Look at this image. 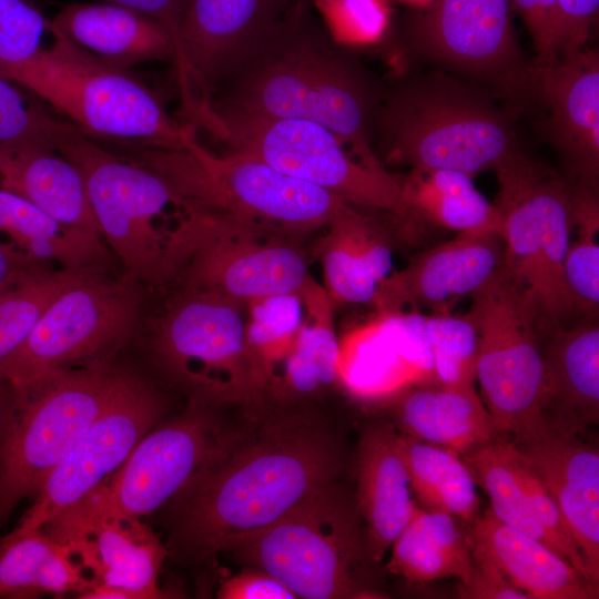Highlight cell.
<instances>
[{
	"instance_id": "cell-28",
	"label": "cell",
	"mask_w": 599,
	"mask_h": 599,
	"mask_svg": "<svg viewBox=\"0 0 599 599\" xmlns=\"http://www.w3.org/2000/svg\"><path fill=\"white\" fill-rule=\"evenodd\" d=\"M48 30L125 68L148 61L175 67L177 60L175 41L163 23L112 2L68 4L49 20Z\"/></svg>"
},
{
	"instance_id": "cell-22",
	"label": "cell",
	"mask_w": 599,
	"mask_h": 599,
	"mask_svg": "<svg viewBox=\"0 0 599 599\" xmlns=\"http://www.w3.org/2000/svg\"><path fill=\"white\" fill-rule=\"evenodd\" d=\"M550 494L565 526L599 585V451L549 425L514 438Z\"/></svg>"
},
{
	"instance_id": "cell-17",
	"label": "cell",
	"mask_w": 599,
	"mask_h": 599,
	"mask_svg": "<svg viewBox=\"0 0 599 599\" xmlns=\"http://www.w3.org/2000/svg\"><path fill=\"white\" fill-rule=\"evenodd\" d=\"M162 410L163 402L155 388L124 369L106 407L53 468L13 531L42 530L91 494L123 465Z\"/></svg>"
},
{
	"instance_id": "cell-33",
	"label": "cell",
	"mask_w": 599,
	"mask_h": 599,
	"mask_svg": "<svg viewBox=\"0 0 599 599\" xmlns=\"http://www.w3.org/2000/svg\"><path fill=\"white\" fill-rule=\"evenodd\" d=\"M398 181L405 204L403 219L457 233L502 234L499 210L476 189L471 175L445 169H412Z\"/></svg>"
},
{
	"instance_id": "cell-37",
	"label": "cell",
	"mask_w": 599,
	"mask_h": 599,
	"mask_svg": "<svg viewBox=\"0 0 599 599\" xmlns=\"http://www.w3.org/2000/svg\"><path fill=\"white\" fill-rule=\"evenodd\" d=\"M246 305V352L257 393L264 402L274 370L295 344L305 308L300 293L260 297Z\"/></svg>"
},
{
	"instance_id": "cell-25",
	"label": "cell",
	"mask_w": 599,
	"mask_h": 599,
	"mask_svg": "<svg viewBox=\"0 0 599 599\" xmlns=\"http://www.w3.org/2000/svg\"><path fill=\"white\" fill-rule=\"evenodd\" d=\"M345 204L314 247L333 304H372L393 270L392 244L377 219Z\"/></svg>"
},
{
	"instance_id": "cell-4",
	"label": "cell",
	"mask_w": 599,
	"mask_h": 599,
	"mask_svg": "<svg viewBox=\"0 0 599 599\" xmlns=\"http://www.w3.org/2000/svg\"><path fill=\"white\" fill-rule=\"evenodd\" d=\"M376 136L385 163L471 176L495 171L519 149L508 115L487 92L443 74L384 93Z\"/></svg>"
},
{
	"instance_id": "cell-49",
	"label": "cell",
	"mask_w": 599,
	"mask_h": 599,
	"mask_svg": "<svg viewBox=\"0 0 599 599\" xmlns=\"http://www.w3.org/2000/svg\"><path fill=\"white\" fill-rule=\"evenodd\" d=\"M148 14L163 23L171 32L177 51L175 71L180 64V29L187 0H108Z\"/></svg>"
},
{
	"instance_id": "cell-7",
	"label": "cell",
	"mask_w": 599,
	"mask_h": 599,
	"mask_svg": "<svg viewBox=\"0 0 599 599\" xmlns=\"http://www.w3.org/2000/svg\"><path fill=\"white\" fill-rule=\"evenodd\" d=\"M131 160L160 175L181 203H190L290 236L325 227L347 203L238 152L122 144Z\"/></svg>"
},
{
	"instance_id": "cell-31",
	"label": "cell",
	"mask_w": 599,
	"mask_h": 599,
	"mask_svg": "<svg viewBox=\"0 0 599 599\" xmlns=\"http://www.w3.org/2000/svg\"><path fill=\"white\" fill-rule=\"evenodd\" d=\"M0 235L22 253L70 271L103 270L110 250L95 233L63 224L24 197L0 189Z\"/></svg>"
},
{
	"instance_id": "cell-10",
	"label": "cell",
	"mask_w": 599,
	"mask_h": 599,
	"mask_svg": "<svg viewBox=\"0 0 599 599\" xmlns=\"http://www.w3.org/2000/svg\"><path fill=\"white\" fill-rule=\"evenodd\" d=\"M244 306L215 293L183 288L151 323L155 362L191 399L246 410L263 405L246 352Z\"/></svg>"
},
{
	"instance_id": "cell-9",
	"label": "cell",
	"mask_w": 599,
	"mask_h": 599,
	"mask_svg": "<svg viewBox=\"0 0 599 599\" xmlns=\"http://www.w3.org/2000/svg\"><path fill=\"white\" fill-rule=\"evenodd\" d=\"M124 369L113 361L61 369L19 392L0 450V515L35 497L113 397Z\"/></svg>"
},
{
	"instance_id": "cell-43",
	"label": "cell",
	"mask_w": 599,
	"mask_h": 599,
	"mask_svg": "<svg viewBox=\"0 0 599 599\" xmlns=\"http://www.w3.org/2000/svg\"><path fill=\"white\" fill-rule=\"evenodd\" d=\"M48 23L28 0H0V77L42 49Z\"/></svg>"
},
{
	"instance_id": "cell-32",
	"label": "cell",
	"mask_w": 599,
	"mask_h": 599,
	"mask_svg": "<svg viewBox=\"0 0 599 599\" xmlns=\"http://www.w3.org/2000/svg\"><path fill=\"white\" fill-rule=\"evenodd\" d=\"M300 294L304 321L292 351L276 367H282V374L274 376L265 389H272L280 403L316 394L338 382L339 342L333 321L334 304L313 277Z\"/></svg>"
},
{
	"instance_id": "cell-1",
	"label": "cell",
	"mask_w": 599,
	"mask_h": 599,
	"mask_svg": "<svg viewBox=\"0 0 599 599\" xmlns=\"http://www.w3.org/2000/svg\"><path fill=\"white\" fill-rule=\"evenodd\" d=\"M344 465L342 438L324 417L263 404L241 438L170 500L171 550L209 560L225 538L263 527L334 484Z\"/></svg>"
},
{
	"instance_id": "cell-24",
	"label": "cell",
	"mask_w": 599,
	"mask_h": 599,
	"mask_svg": "<svg viewBox=\"0 0 599 599\" xmlns=\"http://www.w3.org/2000/svg\"><path fill=\"white\" fill-rule=\"evenodd\" d=\"M541 412L555 430L582 435L599 424V327L583 321L540 338Z\"/></svg>"
},
{
	"instance_id": "cell-50",
	"label": "cell",
	"mask_w": 599,
	"mask_h": 599,
	"mask_svg": "<svg viewBox=\"0 0 599 599\" xmlns=\"http://www.w3.org/2000/svg\"><path fill=\"white\" fill-rule=\"evenodd\" d=\"M19 403L20 395L16 386L0 377V450L17 415Z\"/></svg>"
},
{
	"instance_id": "cell-38",
	"label": "cell",
	"mask_w": 599,
	"mask_h": 599,
	"mask_svg": "<svg viewBox=\"0 0 599 599\" xmlns=\"http://www.w3.org/2000/svg\"><path fill=\"white\" fill-rule=\"evenodd\" d=\"M572 227L564 272L580 322L596 321L599 311V210L597 190L586 185L572 187Z\"/></svg>"
},
{
	"instance_id": "cell-11",
	"label": "cell",
	"mask_w": 599,
	"mask_h": 599,
	"mask_svg": "<svg viewBox=\"0 0 599 599\" xmlns=\"http://www.w3.org/2000/svg\"><path fill=\"white\" fill-rule=\"evenodd\" d=\"M214 140L226 151L256 158L275 170L318 186L345 203L405 215L402 187L382 162L356 156L334 132L313 121L212 109Z\"/></svg>"
},
{
	"instance_id": "cell-48",
	"label": "cell",
	"mask_w": 599,
	"mask_h": 599,
	"mask_svg": "<svg viewBox=\"0 0 599 599\" xmlns=\"http://www.w3.org/2000/svg\"><path fill=\"white\" fill-rule=\"evenodd\" d=\"M532 38L537 51L536 67L554 63L556 59L552 31L542 13L538 0H511Z\"/></svg>"
},
{
	"instance_id": "cell-14",
	"label": "cell",
	"mask_w": 599,
	"mask_h": 599,
	"mask_svg": "<svg viewBox=\"0 0 599 599\" xmlns=\"http://www.w3.org/2000/svg\"><path fill=\"white\" fill-rule=\"evenodd\" d=\"M220 408L190 398L180 415L151 429L123 465L85 498L109 515L131 519L170 501L243 435L252 413L243 423L231 424Z\"/></svg>"
},
{
	"instance_id": "cell-47",
	"label": "cell",
	"mask_w": 599,
	"mask_h": 599,
	"mask_svg": "<svg viewBox=\"0 0 599 599\" xmlns=\"http://www.w3.org/2000/svg\"><path fill=\"white\" fill-rule=\"evenodd\" d=\"M52 270V263L33 258L0 238V295Z\"/></svg>"
},
{
	"instance_id": "cell-5",
	"label": "cell",
	"mask_w": 599,
	"mask_h": 599,
	"mask_svg": "<svg viewBox=\"0 0 599 599\" xmlns=\"http://www.w3.org/2000/svg\"><path fill=\"white\" fill-rule=\"evenodd\" d=\"M53 43L3 78L40 97L89 136L111 143L189 149L196 128L173 119L129 71L58 32Z\"/></svg>"
},
{
	"instance_id": "cell-34",
	"label": "cell",
	"mask_w": 599,
	"mask_h": 599,
	"mask_svg": "<svg viewBox=\"0 0 599 599\" xmlns=\"http://www.w3.org/2000/svg\"><path fill=\"white\" fill-rule=\"evenodd\" d=\"M389 572L412 582L456 577L460 585L474 573V558L466 531L457 518L417 507L392 545Z\"/></svg>"
},
{
	"instance_id": "cell-39",
	"label": "cell",
	"mask_w": 599,
	"mask_h": 599,
	"mask_svg": "<svg viewBox=\"0 0 599 599\" xmlns=\"http://www.w3.org/2000/svg\"><path fill=\"white\" fill-rule=\"evenodd\" d=\"M92 271L102 270H52L0 295V368L21 348L48 306Z\"/></svg>"
},
{
	"instance_id": "cell-29",
	"label": "cell",
	"mask_w": 599,
	"mask_h": 599,
	"mask_svg": "<svg viewBox=\"0 0 599 599\" xmlns=\"http://www.w3.org/2000/svg\"><path fill=\"white\" fill-rule=\"evenodd\" d=\"M54 152L43 145L0 149V189L24 197L63 224L100 235L80 173Z\"/></svg>"
},
{
	"instance_id": "cell-42",
	"label": "cell",
	"mask_w": 599,
	"mask_h": 599,
	"mask_svg": "<svg viewBox=\"0 0 599 599\" xmlns=\"http://www.w3.org/2000/svg\"><path fill=\"white\" fill-rule=\"evenodd\" d=\"M12 83L0 77V149L29 145L54 149L51 131L57 118L39 102L29 100Z\"/></svg>"
},
{
	"instance_id": "cell-8",
	"label": "cell",
	"mask_w": 599,
	"mask_h": 599,
	"mask_svg": "<svg viewBox=\"0 0 599 599\" xmlns=\"http://www.w3.org/2000/svg\"><path fill=\"white\" fill-rule=\"evenodd\" d=\"M495 172L502 270L541 338L578 318L564 272L573 229L571 185L520 148Z\"/></svg>"
},
{
	"instance_id": "cell-6",
	"label": "cell",
	"mask_w": 599,
	"mask_h": 599,
	"mask_svg": "<svg viewBox=\"0 0 599 599\" xmlns=\"http://www.w3.org/2000/svg\"><path fill=\"white\" fill-rule=\"evenodd\" d=\"M361 519L356 500L334 483L274 521L225 538L216 555L265 570L296 598H373L362 577L370 559Z\"/></svg>"
},
{
	"instance_id": "cell-15",
	"label": "cell",
	"mask_w": 599,
	"mask_h": 599,
	"mask_svg": "<svg viewBox=\"0 0 599 599\" xmlns=\"http://www.w3.org/2000/svg\"><path fill=\"white\" fill-rule=\"evenodd\" d=\"M187 238L179 276L183 288L246 304L301 293L312 278L303 250L290 235L241 222L220 211L187 203Z\"/></svg>"
},
{
	"instance_id": "cell-51",
	"label": "cell",
	"mask_w": 599,
	"mask_h": 599,
	"mask_svg": "<svg viewBox=\"0 0 599 599\" xmlns=\"http://www.w3.org/2000/svg\"><path fill=\"white\" fill-rule=\"evenodd\" d=\"M399 1L417 7L419 9L426 8L433 2V0H399Z\"/></svg>"
},
{
	"instance_id": "cell-45",
	"label": "cell",
	"mask_w": 599,
	"mask_h": 599,
	"mask_svg": "<svg viewBox=\"0 0 599 599\" xmlns=\"http://www.w3.org/2000/svg\"><path fill=\"white\" fill-rule=\"evenodd\" d=\"M220 599H295L296 597L265 570L244 566V568L220 583Z\"/></svg>"
},
{
	"instance_id": "cell-44",
	"label": "cell",
	"mask_w": 599,
	"mask_h": 599,
	"mask_svg": "<svg viewBox=\"0 0 599 599\" xmlns=\"http://www.w3.org/2000/svg\"><path fill=\"white\" fill-rule=\"evenodd\" d=\"M598 7L599 0H557V59L585 48Z\"/></svg>"
},
{
	"instance_id": "cell-3",
	"label": "cell",
	"mask_w": 599,
	"mask_h": 599,
	"mask_svg": "<svg viewBox=\"0 0 599 599\" xmlns=\"http://www.w3.org/2000/svg\"><path fill=\"white\" fill-rule=\"evenodd\" d=\"M51 141L80 173L100 235L122 264V274L154 287L177 281L186 207L165 181L101 146L71 122L57 119Z\"/></svg>"
},
{
	"instance_id": "cell-27",
	"label": "cell",
	"mask_w": 599,
	"mask_h": 599,
	"mask_svg": "<svg viewBox=\"0 0 599 599\" xmlns=\"http://www.w3.org/2000/svg\"><path fill=\"white\" fill-rule=\"evenodd\" d=\"M471 551L490 560L532 599H595L599 587L541 541L501 520L490 508L468 524Z\"/></svg>"
},
{
	"instance_id": "cell-46",
	"label": "cell",
	"mask_w": 599,
	"mask_h": 599,
	"mask_svg": "<svg viewBox=\"0 0 599 599\" xmlns=\"http://www.w3.org/2000/svg\"><path fill=\"white\" fill-rule=\"evenodd\" d=\"M474 573L470 580L459 585L460 598L470 599H529L515 587L490 560L471 551Z\"/></svg>"
},
{
	"instance_id": "cell-18",
	"label": "cell",
	"mask_w": 599,
	"mask_h": 599,
	"mask_svg": "<svg viewBox=\"0 0 599 599\" xmlns=\"http://www.w3.org/2000/svg\"><path fill=\"white\" fill-rule=\"evenodd\" d=\"M296 0H187L176 77L184 122L207 129L211 97Z\"/></svg>"
},
{
	"instance_id": "cell-13",
	"label": "cell",
	"mask_w": 599,
	"mask_h": 599,
	"mask_svg": "<svg viewBox=\"0 0 599 599\" xmlns=\"http://www.w3.org/2000/svg\"><path fill=\"white\" fill-rule=\"evenodd\" d=\"M464 314L478 337L476 379L498 435L528 436L547 426L541 412L540 336L501 270Z\"/></svg>"
},
{
	"instance_id": "cell-36",
	"label": "cell",
	"mask_w": 599,
	"mask_h": 599,
	"mask_svg": "<svg viewBox=\"0 0 599 599\" xmlns=\"http://www.w3.org/2000/svg\"><path fill=\"white\" fill-rule=\"evenodd\" d=\"M396 446L422 508L468 524L478 516L476 483L459 454L404 433L396 434Z\"/></svg>"
},
{
	"instance_id": "cell-20",
	"label": "cell",
	"mask_w": 599,
	"mask_h": 599,
	"mask_svg": "<svg viewBox=\"0 0 599 599\" xmlns=\"http://www.w3.org/2000/svg\"><path fill=\"white\" fill-rule=\"evenodd\" d=\"M505 241L493 232H459L446 242L417 254L380 285L374 306L384 315L403 308L429 314L451 313L504 267Z\"/></svg>"
},
{
	"instance_id": "cell-16",
	"label": "cell",
	"mask_w": 599,
	"mask_h": 599,
	"mask_svg": "<svg viewBox=\"0 0 599 599\" xmlns=\"http://www.w3.org/2000/svg\"><path fill=\"white\" fill-rule=\"evenodd\" d=\"M417 53L516 99L536 89L516 40L508 0H433L404 22Z\"/></svg>"
},
{
	"instance_id": "cell-26",
	"label": "cell",
	"mask_w": 599,
	"mask_h": 599,
	"mask_svg": "<svg viewBox=\"0 0 599 599\" xmlns=\"http://www.w3.org/2000/svg\"><path fill=\"white\" fill-rule=\"evenodd\" d=\"M396 434L389 425H370L361 435L358 444L355 500L365 521L372 562L383 560L418 507L396 446Z\"/></svg>"
},
{
	"instance_id": "cell-41",
	"label": "cell",
	"mask_w": 599,
	"mask_h": 599,
	"mask_svg": "<svg viewBox=\"0 0 599 599\" xmlns=\"http://www.w3.org/2000/svg\"><path fill=\"white\" fill-rule=\"evenodd\" d=\"M322 24L338 44L367 48L385 40L392 10L387 0H312Z\"/></svg>"
},
{
	"instance_id": "cell-35",
	"label": "cell",
	"mask_w": 599,
	"mask_h": 599,
	"mask_svg": "<svg viewBox=\"0 0 599 599\" xmlns=\"http://www.w3.org/2000/svg\"><path fill=\"white\" fill-rule=\"evenodd\" d=\"M94 586L69 545L43 530L12 531L0 544V596L35 590L82 595Z\"/></svg>"
},
{
	"instance_id": "cell-2",
	"label": "cell",
	"mask_w": 599,
	"mask_h": 599,
	"mask_svg": "<svg viewBox=\"0 0 599 599\" xmlns=\"http://www.w3.org/2000/svg\"><path fill=\"white\" fill-rule=\"evenodd\" d=\"M384 91L349 49L338 44L306 0L291 9L216 87L211 109L313 121L359 159L372 150Z\"/></svg>"
},
{
	"instance_id": "cell-23",
	"label": "cell",
	"mask_w": 599,
	"mask_h": 599,
	"mask_svg": "<svg viewBox=\"0 0 599 599\" xmlns=\"http://www.w3.org/2000/svg\"><path fill=\"white\" fill-rule=\"evenodd\" d=\"M536 89L550 106L545 132L578 182L598 187L599 55L582 48L536 67Z\"/></svg>"
},
{
	"instance_id": "cell-19",
	"label": "cell",
	"mask_w": 599,
	"mask_h": 599,
	"mask_svg": "<svg viewBox=\"0 0 599 599\" xmlns=\"http://www.w3.org/2000/svg\"><path fill=\"white\" fill-rule=\"evenodd\" d=\"M43 530L69 545L95 586L126 589L140 599L167 597L158 585L167 550L140 519L109 515L84 498Z\"/></svg>"
},
{
	"instance_id": "cell-40",
	"label": "cell",
	"mask_w": 599,
	"mask_h": 599,
	"mask_svg": "<svg viewBox=\"0 0 599 599\" xmlns=\"http://www.w3.org/2000/svg\"><path fill=\"white\" fill-rule=\"evenodd\" d=\"M423 333L441 388L476 390L478 337L471 322L465 315L429 314Z\"/></svg>"
},
{
	"instance_id": "cell-30",
	"label": "cell",
	"mask_w": 599,
	"mask_h": 599,
	"mask_svg": "<svg viewBox=\"0 0 599 599\" xmlns=\"http://www.w3.org/2000/svg\"><path fill=\"white\" fill-rule=\"evenodd\" d=\"M394 418L404 434L460 456L497 435L476 390L410 389L395 403Z\"/></svg>"
},
{
	"instance_id": "cell-21",
	"label": "cell",
	"mask_w": 599,
	"mask_h": 599,
	"mask_svg": "<svg viewBox=\"0 0 599 599\" xmlns=\"http://www.w3.org/2000/svg\"><path fill=\"white\" fill-rule=\"evenodd\" d=\"M476 486L490 499L494 515L541 541L595 586L586 560L570 537L550 494L531 461L507 436L463 456Z\"/></svg>"
},
{
	"instance_id": "cell-12",
	"label": "cell",
	"mask_w": 599,
	"mask_h": 599,
	"mask_svg": "<svg viewBox=\"0 0 599 599\" xmlns=\"http://www.w3.org/2000/svg\"><path fill=\"white\" fill-rule=\"evenodd\" d=\"M140 285L89 272L48 306L0 377L22 392L58 370L113 361L140 326Z\"/></svg>"
}]
</instances>
